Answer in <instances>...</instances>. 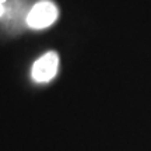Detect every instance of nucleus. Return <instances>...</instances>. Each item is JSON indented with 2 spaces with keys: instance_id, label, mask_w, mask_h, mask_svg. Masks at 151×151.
<instances>
[{
  "instance_id": "obj_3",
  "label": "nucleus",
  "mask_w": 151,
  "mask_h": 151,
  "mask_svg": "<svg viewBox=\"0 0 151 151\" xmlns=\"http://www.w3.org/2000/svg\"><path fill=\"white\" fill-rule=\"evenodd\" d=\"M4 3H6V0H0V17L3 16V13H4V7H3Z\"/></svg>"
},
{
  "instance_id": "obj_2",
  "label": "nucleus",
  "mask_w": 151,
  "mask_h": 151,
  "mask_svg": "<svg viewBox=\"0 0 151 151\" xmlns=\"http://www.w3.org/2000/svg\"><path fill=\"white\" fill-rule=\"evenodd\" d=\"M58 66H59V56L55 52L43 55L42 58L34 63L32 66V78L37 83H46L52 80L55 74L58 73Z\"/></svg>"
},
{
  "instance_id": "obj_1",
  "label": "nucleus",
  "mask_w": 151,
  "mask_h": 151,
  "mask_svg": "<svg viewBox=\"0 0 151 151\" xmlns=\"http://www.w3.org/2000/svg\"><path fill=\"white\" fill-rule=\"evenodd\" d=\"M58 18V9L52 1L43 0L34 6L27 16V24L31 28L42 29L52 25Z\"/></svg>"
}]
</instances>
